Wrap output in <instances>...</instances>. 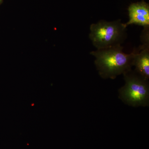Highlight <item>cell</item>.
<instances>
[{
	"mask_svg": "<svg viewBox=\"0 0 149 149\" xmlns=\"http://www.w3.org/2000/svg\"><path fill=\"white\" fill-rule=\"evenodd\" d=\"M123 75L125 84L118 90L119 99L123 103L133 107H149V80L132 70Z\"/></svg>",
	"mask_w": 149,
	"mask_h": 149,
	"instance_id": "3",
	"label": "cell"
},
{
	"mask_svg": "<svg viewBox=\"0 0 149 149\" xmlns=\"http://www.w3.org/2000/svg\"><path fill=\"white\" fill-rule=\"evenodd\" d=\"M0 1H1V0H0Z\"/></svg>",
	"mask_w": 149,
	"mask_h": 149,
	"instance_id": "6",
	"label": "cell"
},
{
	"mask_svg": "<svg viewBox=\"0 0 149 149\" xmlns=\"http://www.w3.org/2000/svg\"><path fill=\"white\" fill-rule=\"evenodd\" d=\"M136 51L135 49L130 54L125 53L120 45L97 49L90 54L95 58V65L100 76L104 79L114 80L132 70Z\"/></svg>",
	"mask_w": 149,
	"mask_h": 149,
	"instance_id": "1",
	"label": "cell"
},
{
	"mask_svg": "<svg viewBox=\"0 0 149 149\" xmlns=\"http://www.w3.org/2000/svg\"><path fill=\"white\" fill-rule=\"evenodd\" d=\"M133 71L147 80L149 79V44H142L138 49L133 61Z\"/></svg>",
	"mask_w": 149,
	"mask_h": 149,
	"instance_id": "5",
	"label": "cell"
},
{
	"mask_svg": "<svg viewBox=\"0 0 149 149\" xmlns=\"http://www.w3.org/2000/svg\"><path fill=\"white\" fill-rule=\"evenodd\" d=\"M127 27L120 19L101 20L91 24L89 38L97 49L121 45L127 38Z\"/></svg>",
	"mask_w": 149,
	"mask_h": 149,
	"instance_id": "2",
	"label": "cell"
},
{
	"mask_svg": "<svg viewBox=\"0 0 149 149\" xmlns=\"http://www.w3.org/2000/svg\"><path fill=\"white\" fill-rule=\"evenodd\" d=\"M129 20L125 23L127 27L135 24L149 27V6L143 1L131 4L128 8Z\"/></svg>",
	"mask_w": 149,
	"mask_h": 149,
	"instance_id": "4",
	"label": "cell"
}]
</instances>
